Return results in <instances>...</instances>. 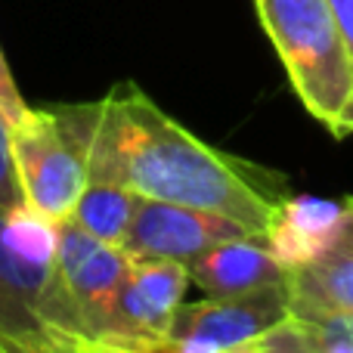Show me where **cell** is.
<instances>
[{
	"label": "cell",
	"mask_w": 353,
	"mask_h": 353,
	"mask_svg": "<svg viewBox=\"0 0 353 353\" xmlns=\"http://www.w3.org/2000/svg\"><path fill=\"white\" fill-rule=\"evenodd\" d=\"M130 257L118 245L84 232L74 220L56 223V270L87 341H105L118 288Z\"/></svg>",
	"instance_id": "6"
},
{
	"label": "cell",
	"mask_w": 353,
	"mask_h": 353,
	"mask_svg": "<svg viewBox=\"0 0 353 353\" xmlns=\"http://www.w3.org/2000/svg\"><path fill=\"white\" fill-rule=\"evenodd\" d=\"M22 205V189H19L16 171H12V152H10V124L0 115V211Z\"/></svg>",
	"instance_id": "14"
},
{
	"label": "cell",
	"mask_w": 353,
	"mask_h": 353,
	"mask_svg": "<svg viewBox=\"0 0 353 353\" xmlns=\"http://www.w3.org/2000/svg\"><path fill=\"white\" fill-rule=\"evenodd\" d=\"M87 341L56 270V223L22 205L0 211V344L72 353Z\"/></svg>",
	"instance_id": "2"
},
{
	"label": "cell",
	"mask_w": 353,
	"mask_h": 353,
	"mask_svg": "<svg viewBox=\"0 0 353 353\" xmlns=\"http://www.w3.org/2000/svg\"><path fill=\"white\" fill-rule=\"evenodd\" d=\"M134 208H137V192L115 186V183L87 180L68 220H74L84 232L103 239V242L121 245L124 232L130 226V217H134Z\"/></svg>",
	"instance_id": "12"
},
{
	"label": "cell",
	"mask_w": 353,
	"mask_h": 353,
	"mask_svg": "<svg viewBox=\"0 0 353 353\" xmlns=\"http://www.w3.org/2000/svg\"><path fill=\"white\" fill-rule=\"evenodd\" d=\"M186 273L189 282L199 285L208 298H230V294L285 282L288 270L276 261L261 236H251L230 239V242L201 251L186 263Z\"/></svg>",
	"instance_id": "10"
},
{
	"label": "cell",
	"mask_w": 353,
	"mask_h": 353,
	"mask_svg": "<svg viewBox=\"0 0 353 353\" xmlns=\"http://www.w3.org/2000/svg\"><path fill=\"white\" fill-rule=\"evenodd\" d=\"M298 99L338 137L353 97V74L329 0H254Z\"/></svg>",
	"instance_id": "3"
},
{
	"label": "cell",
	"mask_w": 353,
	"mask_h": 353,
	"mask_svg": "<svg viewBox=\"0 0 353 353\" xmlns=\"http://www.w3.org/2000/svg\"><path fill=\"white\" fill-rule=\"evenodd\" d=\"M344 214V199H316V195H282L270 214L263 242L282 267L292 270L310 263L338 230Z\"/></svg>",
	"instance_id": "11"
},
{
	"label": "cell",
	"mask_w": 353,
	"mask_h": 353,
	"mask_svg": "<svg viewBox=\"0 0 353 353\" xmlns=\"http://www.w3.org/2000/svg\"><path fill=\"white\" fill-rule=\"evenodd\" d=\"M25 112H28V103H25L22 93H19L16 78H12L10 65H6L3 50H0V115H3V121L12 128L16 121L25 118Z\"/></svg>",
	"instance_id": "16"
},
{
	"label": "cell",
	"mask_w": 353,
	"mask_h": 353,
	"mask_svg": "<svg viewBox=\"0 0 353 353\" xmlns=\"http://www.w3.org/2000/svg\"><path fill=\"white\" fill-rule=\"evenodd\" d=\"M72 353H140V350L115 347V344H103V341H81L72 347Z\"/></svg>",
	"instance_id": "17"
},
{
	"label": "cell",
	"mask_w": 353,
	"mask_h": 353,
	"mask_svg": "<svg viewBox=\"0 0 353 353\" xmlns=\"http://www.w3.org/2000/svg\"><path fill=\"white\" fill-rule=\"evenodd\" d=\"M87 146V180L115 183L143 199L201 208L263 236L282 180L208 146L159 109L137 84L105 93Z\"/></svg>",
	"instance_id": "1"
},
{
	"label": "cell",
	"mask_w": 353,
	"mask_h": 353,
	"mask_svg": "<svg viewBox=\"0 0 353 353\" xmlns=\"http://www.w3.org/2000/svg\"><path fill=\"white\" fill-rule=\"evenodd\" d=\"M189 288L186 263L176 261H130L112 307L109 335L103 344L155 353L171 338L176 310Z\"/></svg>",
	"instance_id": "7"
},
{
	"label": "cell",
	"mask_w": 353,
	"mask_h": 353,
	"mask_svg": "<svg viewBox=\"0 0 353 353\" xmlns=\"http://www.w3.org/2000/svg\"><path fill=\"white\" fill-rule=\"evenodd\" d=\"M251 344H254L257 353H316L310 335H307V329H304V323L294 316L282 319L279 325L263 332V335Z\"/></svg>",
	"instance_id": "13"
},
{
	"label": "cell",
	"mask_w": 353,
	"mask_h": 353,
	"mask_svg": "<svg viewBox=\"0 0 353 353\" xmlns=\"http://www.w3.org/2000/svg\"><path fill=\"white\" fill-rule=\"evenodd\" d=\"M292 316V294L285 282L254 292L208 298L183 304L171 325V338L155 353H230L251 344Z\"/></svg>",
	"instance_id": "5"
},
{
	"label": "cell",
	"mask_w": 353,
	"mask_h": 353,
	"mask_svg": "<svg viewBox=\"0 0 353 353\" xmlns=\"http://www.w3.org/2000/svg\"><path fill=\"white\" fill-rule=\"evenodd\" d=\"M251 236H257V232H251L239 220L223 217V214L137 195L134 217H130V226L118 248L130 261L189 263L192 257H199L201 251L214 248V245L230 242V239H251Z\"/></svg>",
	"instance_id": "8"
},
{
	"label": "cell",
	"mask_w": 353,
	"mask_h": 353,
	"mask_svg": "<svg viewBox=\"0 0 353 353\" xmlns=\"http://www.w3.org/2000/svg\"><path fill=\"white\" fill-rule=\"evenodd\" d=\"M332 12H335V22L341 28V37H344V47H347V59H350V74H353V0H329ZM353 134V97H350V105L344 112V121L338 128V137H350Z\"/></svg>",
	"instance_id": "15"
},
{
	"label": "cell",
	"mask_w": 353,
	"mask_h": 353,
	"mask_svg": "<svg viewBox=\"0 0 353 353\" xmlns=\"http://www.w3.org/2000/svg\"><path fill=\"white\" fill-rule=\"evenodd\" d=\"M99 103L47 105L25 112L10 128V152L22 201L53 223L72 217L87 186V146Z\"/></svg>",
	"instance_id": "4"
},
{
	"label": "cell",
	"mask_w": 353,
	"mask_h": 353,
	"mask_svg": "<svg viewBox=\"0 0 353 353\" xmlns=\"http://www.w3.org/2000/svg\"><path fill=\"white\" fill-rule=\"evenodd\" d=\"M292 313H338L353 316V199H344V214L332 242L310 263L285 276Z\"/></svg>",
	"instance_id": "9"
},
{
	"label": "cell",
	"mask_w": 353,
	"mask_h": 353,
	"mask_svg": "<svg viewBox=\"0 0 353 353\" xmlns=\"http://www.w3.org/2000/svg\"><path fill=\"white\" fill-rule=\"evenodd\" d=\"M230 353H257V350H254V344H242V347H236V350H230Z\"/></svg>",
	"instance_id": "18"
}]
</instances>
